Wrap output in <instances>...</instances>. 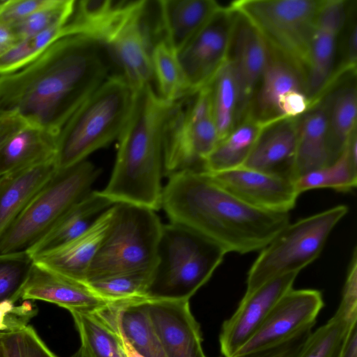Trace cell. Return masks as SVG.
<instances>
[{"label":"cell","instance_id":"6da1fadb","mask_svg":"<svg viewBox=\"0 0 357 357\" xmlns=\"http://www.w3.org/2000/svg\"><path fill=\"white\" fill-rule=\"evenodd\" d=\"M109 54L98 42L68 35L33 61L0 75V107L28 124L60 132L109 75Z\"/></svg>","mask_w":357,"mask_h":357},{"label":"cell","instance_id":"7a4b0ae2","mask_svg":"<svg viewBox=\"0 0 357 357\" xmlns=\"http://www.w3.org/2000/svg\"><path fill=\"white\" fill-rule=\"evenodd\" d=\"M161 208L171 222L197 231L226 253L261 250L289 223V213L251 206L202 171L169 175L162 188Z\"/></svg>","mask_w":357,"mask_h":357},{"label":"cell","instance_id":"3957f363","mask_svg":"<svg viewBox=\"0 0 357 357\" xmlns=\"http://www.w3.org/2000/svg\"><path fill=\"white\" fill-rule=\"evenodd\" d=\"M173 102L147 84L135 91L132 109L121 133L114 166L100 192L114 204L161 208L163 130Z\"/></svg>","mask_w":357,"mask_h":357},{"label":"cell","instance_id":"277c9868","mask_svg":"<svg viewBox=\"0 0 357 357\" xmlns=\"http://www.w3.org/2000/svg\"><path fill=\"white\" fill-rule=\"evenodd\" d=\"M135 91L121 74L109 75L61 130L55 158L58 169L73 166L121 135Z\"/></svg>","mask_w":357,"mask_h":357},{"label":"cell","instance_id":"5b68a950","mask_svg":"<svg viewBox=\"0 0 357 357\" xmlns=\"http://www.w3.org/2000/svg\"><path fill=\"white\" fill-rule=\"evenodd\" d=\"M226 254L189 227L162 225L157 261L145 297L189 301L208 281Z\"/></svg>","mask_w":357,"mask_h":357},{"label":"cell","instance_id":"8992f818","mask_svg":"<svg viewBox=\"0 0 357 357\" xmlns=\"http://www.w3.org/2000/svg\"><path fill=\"white\" fill-rule=\"evenodd\" d=\"M111 225L88 270L85 283L126 273H152L162 224L155 211L116 203Z\"/></svg>","mask_w":357,"mask_h":357},{"label":"cell","instance_id":"52a82bcc","mask_svg":"<svg viewBox=\"0 0 357 357\" xmlns=\"http://www.w3.org/2000/svg\"><path fill=\"white\" fill-rule=\"evenodd\" d=\"M100 170L85 160L58 169L0 238V253L26 250L91 190Z\"/></svg>","mask_w":357,"mask_h":357},{"label":"cell","instance_id":"ba28073f","mask_svg":"<svg viewBox=\"0 0 357 357\" xmlns=\"http://www.w3.org/2000/svg\"><path fill=\"white\" fill-rule=\"evenodd\" d=\"M320 0H238L230 7L247 20L273 52L306 77Z\"/></svg>","mask_w":357,"mask_h":357},{"label":"cell","instance_id":"9c48e42d","mask_svg":"<svg viewBox=\"0 0 357 357\" xmlns=\"http://www.w3.org/2000/svg\"><path fill=\"white\" fill-rule=\"evenodd\" d=\"M346 205L289 223L262 250L248 273V294L275 277L299 273L321 254L335 225L347 215Z\"/></svg>","mask_w":357,"mask_h":357},{"label":"cell","instance_id":"30bf717a","mask_svg":"<svg viewBox=\"0 0 357 357\" xmlns=\"http://www.w3.org/2000/svg\"><path fill=\"white\" fill-rule=\"evenodd\" d=\"M218 143L208 85L173 102L163 130V175L202 171L205 159Z\"/></svg>","mask_w":357,"mask_h":357},{"label":"cell","instance_id":"8fae6325","mask_svg":"<svg viewBox=\"0 0 357 357\" xmlns=\"http://www.w3.org/2000/svg\"><path fill=\"white\" fill-rule=\"evenodd\" d=\"M310 106L304 74L268 47V62L248 113L269 126L284 119L300 117Z\"/></svg>","mask_w":357,"mask_h":357},{"label":"cell","instance_id":"7c38bea8","mask_svg":"<svg viewBox=\"0 0 357 357\" xmlns=\"http://www.w3.org/2000/svg\"><path fill=\"white\" fill-rule=\"evenodd\" d=\"M236 15L230 6H221L177 52L190 95L208 86L227 61Z\"/></svg>","mask_w":357,"mask_h":357},{"label":"cell","instance_id":"4fadbf2b","mask_svg":"<svg viewBox=\"0 0 357 357\" xmlns=\"http://www.w3.org/2000/svg\"><path fill=\"white\" fill-rule=\"evenodd\" d=\"M298 274L275 277L244 294L235 312L221 328L219 341L224 357L234 356L255 335L278 300L293 288Z\"/></svg>","mask_w":357,"mask_h":357},{"label":"cell","instance_id":"5bb4252c","mask_svg":"<svg viewBox=\"0 0 357 357\" xmlns=\"http://www.w3.org/2000/svg\"><path fill=\"white\" fill-rule=\"evenodd\" d=\"M324 305L320 291L292 288L278 300L258 331L234 355L275 344L314 325Z\"/></svg>","mask_w":357,"mask_h":357},{"label":"cell","instance_id":"9a60e30c","mask_svg":"<svg viewBox=\"0 0 357 357\" xmlns=\"http://www.w3.org/2000/svg\"><path fill=\"white\" fill-rule=\"evenodd\" d=\"M346 17L345 1H322L310 47L305 77L307 96L312 106L332 83L336 41Z\"/></svg>","mask_w":357,"mask_h":357},{"label":"cell","instance_id":"2e32d148","mask_svg":"<svg viewBox=\"0 0 357 357\" xmlns=\"http://www.w3.org/2000/svg\"><path fill=\"white\" fill-rule=\"evenodd\" d=\"M206 173L243 202L265 211L289 213L299 196L293 181L243 167Z\"/></svg>","mask_w":357,"mask_h":357},{"label":"cell","instance_id":"e0dca14e","mask_svg":"<svg viewBox=\"0 0 357 357\" xmlns=\"http://www.w3.org/2000/svg\"><path fill=\"white\" fill-rule=\"evenodd\" d=\"M236 14L228 56L237 86L235 127L249 110L268 59V47L263 38L247 20Z\"/></svg>","mask_w":357,"mask_h":357},{"label":"cell","instance_id":"ac0fdd59","mask_svg":"<svg viewBox=\"0 0 357 357\" xmlns=\"http://www.w3.org/2000/svg\"><path fill=\"white\" fill-rule=\"evenodd\" d=\"M146 305L166 357H206L189 301L146 298Z\"/></svg>","mask_w":357,"mask_h":357},{"label":"cell","instance_id":"d6986e66","mask_svg":"<svg viewBox=\"0 0 357 357\" xmlns=\"http://www.w3.org/2000/svg\"><path fill=\"white\" fill-rule=\"evenodd\" d=\"M20 299L54 303L70 312H93L109 303L95 294L86 283L52 271L34 261L22 290Z\"/></svg>","mask_w":357,"mask_h":357},{"label":"cell","instance_id":"ffe728a7","mask_svg":"<svg viewBox=\"0 0 357 357\" xmlns=\"http://www.w3.org/2000/svg\"><path fill=\"white\" fill-rule=\"evenodd\" d=\"M144 0H82L68 21L70 35H82L105 46L134 16L146 9Z\"/></svg>","mask_w":357,"mask_h":357},{"label":"cell","instance_id":"44dd1931","mask_svg":"<svg viewBox=\"0 0 357 357\" xmlns=\"http://www.w3.org/2000/svg\"><path fill=\"white\" fill-rule=\"evenodd\" d=\"M145 11L126 22L105 46L121 68L120 73L135 91L153 78V46L144 24Z\"/></svg>","mask_w":357,"mask_h":357},{"label":"cell","instance_id":"7402d4cb","mask_svg":"<svg viewBox=\"0 0 357 357\" xmlns=\"http://www.w3.org/2000/svg\"><path fill=\"white\" fill-rule=\"evenodd\" d=\"M300 117L284 119L266 127L242 167L294 182V165Z\"/></svg>","mask_w":357,"mask_h":357},{"label":"cell","instance_id":"603a6c76","mask_svg":"<svg viewBox=\"0 0 357 357\" xmlns=\"http://www.w3.org/2000/svg\"><path fill=\"white\" fill-rule=\"evenodd\" d=\"M115 205L105 211L82 234L33 258L52 271L85 283L89 266L113 220Z\"/></svg>","mask_w":357,"mask_h":357},{"label":"cell","instance_id":"cb8c5ba5","mask_svg":"<svg viewBox=\"0 0 357 357\" xmlns=\"http://www.w3.org/2000/svg\"><path fill=\"white\" fill-rule=\"evenodd\" d=\"M144 357H166L150 320L146 297L112 301L95 311Z\"/></svg>","mask_w":357,"mask_h":357},{"label":"cell","instance_id":"d4e9b609","mask_svg":"<svg viewBox=\"0 0 357 357\" xmlns=\"http://www.w3.org/2000/svg\"><path fill=\"white\" fill-rule=\"evenodd\" d=\"M341 77L335 79L337 84L334 80L321 96L326 105V145L330 165L341 155L356 128V73H347L342 81Z\"/></svg>","mask_w":357,"mask_h":357},{"label":"cell","instance_id":"484cf974","mask_svg":"<svg viewBox=\"0 0 357 357\" xmlns=\"http://www.w3.org/2000/svg\"><path fill=\"white\" fill-rule=\"evenodd\" d=\"M113 204L100 191L91 190L71 206L45 234L26 250L33 258L63 245L86 231Z\"/></svg>","mask_w":357,"mask_h":357},{"label":"cell","instance_id":"4316f807","mask_svg":"<svg viewBox=\"0 0 357 357\" xmlns=\"http://www.w3.org/2000/svg\"><path fill=\"white\" fill-rule=\"evenodd\" d=\"M59 132L28 124L0 149V176L55 160Z\"/></svg>","mask_w":357,"mask_h":357},{"label":"cell","instance_id":"83f0119b","mask_svg":"<svg viewBox=\"0 0 357 357\" xmlns=\"http://www.w3.org/2000/svg\"><path fill=\"white\" fill-rule=\"evenodd\" d=\"M163 38L177 52L221 7L214 0L157 1Z\"/></svg>","mask_w":357,"mask_h":357},{"label":"cell","instance_id":"f1b7e54d","mask_svg":"<svg viewBox=\"0 0 357 357\" xmlns=\"http://www.w3.org/2000/svg\"><path fill=\"white\" fill-rule=\"evenodd\" d=\"M56 170L52 160L0 176V238Z\"/></svg>","mask_w":357,"mask_h":357},{"label":"cell","instance_id":"f546056e","mask_svg":"<svg viewBox=\"0 0 357 357\" xmlns=\"http://www.w3.org/2000/svg\"><path fill=\"white\" fill-rule=\"evenodd\" d=\"M326 105L323 97L299 119L294 180L313 169L329 165L326 145Z\"/></svg>","mask_w":357,"mask_h":357},{"label":"cell","instance_id":"4dcf8cb0","mask_svg":"<svg viewBox=\"0 0 357 357\" xmlns=\"http://www.w3.org/2000/svg\"><path fill=\"white\" fill-rule=\"evenodd\" d=\"M267 126L248 113L207 156L202 172L215 173L242 167Z\"/></svg>","mask_w":357,"mask_h":357},{"label":"cell","instance_id":"1f68e13d","mask_svg":"<svg viewBox=\"0 0 357 357\" xmlns=\"http://www.w3.org/2000/svg\"><path fill=\"white\" fill-rule=\"evenodd\" d=\"M70 313L89 357H127L118 333L95 312Z\"/></svg>","mask_w":357,"mask_h":357},{"label":"cell","instance_id":"d6a6232c","mask_svg":"<svg viewBox=\"0 0 357 357\" xmlns=\"http://www.w3.org/2000/svg\"><path fill=\"white\" fill-rule=\"evenodd\" d=\"M151 61L153 78L158 86L157 93L160 98L175 102L190 96L177 52L164 38L153 45Z\"/></svg>","mask_w":357,"mask_h":357},{"label":"cell","instance_id":"836d02e7","mask_svg":"<svg viewBox=\"0 0 357 357\" xmlns=\"http://www.w3.org/2000/svg\"><path fill=\"white\" fill-rule=\"evenodd\" d=\"M212 112L219 142L235 128L237 86L229 61L225 62L209 84Z\"/></svg>","mask_w":357,"mask_h":357},{"label":"cell","instance_id":"e575fe53","mask_svg":"<svg viewBox=\"0 0 357 357\" xmlns=\"http://www.w3.org/2000/svg\"><path fill=\"white\" fill-rule=\"evenodd\" d=\"M357 185V168L350 162L346 148L333 163L313 169L294 181L298 195L313 189L331 188L347 192Z\"/></svg>","mask_w":357,"mask_h":357},{"label":"cell","instance_id":"d590c367","mask_svg":"<svg viewBox=\"0 0 357 357\" xmlns=\"http://www.w3.org/2000/svg\"><path fill=\"white\" fill-rule=\"evenodd\" d=\"M68 22L21 40L0 58V75L22 68L36 59L57 40L70 35Z\"/></svg>","mask_w":357,"mask_h":357},{"label":"cell","instance_id":"8d00e7d4","mask_svg":"<svg viewBox=\"0 0 357 357\" xmlns=\"http://www.w3.org/2000/svg\"><path fill=\"white\" fill-rule=\"evenodd\" d=\"M152 273L116 274L86 282L89 287L107 301L145 297Z\"/></svg>","mask_w":357,"mask_h":357},{"label":"cell","instance_id":"74e56055","mask_svg":"<svg viewBox=\"0 0 357 357\" xmlns=\"http://www.w3.org/2000/svg\"><path fill=\"white\" fill-rule=\"evenodd\" d=\"M33 264L26 250L0 253V303L20 299Z\"/></svg>","mask_w":357,"mask_h":357},{"label":"cell","instance_id":"f35d334b","mask_svg":"<svg viewBox=\"0 0 357 357\" xmlns=\"http://www.w3.org/2000/svg\"><path fill=\"white\" fill-rule=\"evenodd\" d=\"M74 0H50L49 3L13 26L20 40L66 24L75 8Z\"/></svg>","mask_w":357,"mask_h":357},{"label":"cell","instance_id":"ab89813d","mask_svg":"<svg viewBox=\"0 0 357 357\" xmlns=\"http://www.w3.org/2000/svg\"><path fill=\"white\" fill-rule=\"evenodd\" d=\"M353 324L334 314L325 325L312 332L299 357H338L343 340Z\"/></svg>","mask_w":357,"mask_h":357},{"label":"cell","instance_id":"60d3db41","mask_svg":"<svg viewBox=\"0 0 357 357\" xmlns=\"http://www.w3.org/2000/svg\"><path fill=\"white\" fill-rule=\"evenodd\" d=\"M1 342L7 357H57L31 326L3 336Z\"/></svg>","mask_w":357,"mask_h":357},{"label":"cell","instance_id":"b9f144b4","mask_svg":"<svg viewBox=\"0 0 357 357\" xmlns=\"http://www.w3.org/2000/svg\"><path fill=\"white\" fill-rule=\"evenodd\" d=\"M38 311L37 306L29 300L18 305L11 301L1 302L0 334L5 336L24 330Z\"/></svg>","mask_w":357,"mask_h":357},{"label":"cell","instance_id":"7bdbcfd3","mask_svg":"<svg viewBox=\"0 0 357 357\" xmlns=\"http://www.w3.org/2000/svg\"><path fill=\"white\" fill-rule=\"evenodd\" d=\"M313 326H307L275 344L231 357H299L312 332Z\"/></svg>","mask_w":357,"mask_h":357},{"label":"cell","instance_id":"ee69618b","mask_svg":"<svg viewBox=\"0 0 357 357\" xmlns=\"http://www.w3.org/2000/svg\"><path fill=\"white\" fill-rule=\"evenodd\" d=\"M335 316L349 324L357 320V252L354 249L347 278L342 290V298Z\"/></svg>","mask_w":357,"mask_h":357},{"label":"cell","instance_id":"f6af8a7d","mask_svg":"<svg viewBox=\"0 0 357 357\" xmlns=\"http://www.w3.org/2000/svg\"><path fill=\"white\" fill-rule=\"evenodd\" d=\"M50 0H6L0 8V22L14 26L45 6Z\"/></svg>","mask_w":357,"mask_h":357},{"label":"cell","instance_id":"bcb514c9","mask_svg":"<svg viewBox=\"0 0 357 357\" xmlns=\"http://www.w3.org/2000/svg\"><path fill=\"white\" fill-rule=\"evenodd\" d=\"M28 123L17 113L0 107V149L15 134Z\"/></svg>","mask_w":357,"mask_h":357},{"label":"cell","instance_id":"7dc6e473","mask_svg":"<svg viewBox=\"0 0 357 357\" xmlns=\"http://www.w3.org/2000/svg\"><path fill=\"white\" fill-rule=\"evenodd\" d=\"M338 357H357L356 322L349 328L343 340Z\"/></svg>","mask_w":357,"mask_h":357},{"label":"cell","instance_id":"c3c4849f","mask_svg":"<svg viewBox=\"0 0 357 357\" xmlns=\"http://www.w3.org/2000/svg\"><path fill=\"white\" fill-rule=\"evenodd\" d=\"M20 40L12 26L0 22V58Z\"/></svg>","mask_w":357,"mask_h":357},{"label":"cell","instance_id":"681fc988","mask_svg":"<svg viewBox=\"0 0 357 357\" xmlns=\"http://www.w3.org/2000/svg\"><path fill=\"white\" fill-rule=\"evenodd\" d=\"M112 327V326H111ZM119 335L123 349L127 357H144L140 355L131 344L114 328H113Z\"/></svg>","mask_w":357,"mask_h":357},{"label":"cell","instance_id":"f907efd6","mask_svg":"<svg viewBox=\"0 0 357 357\" xmlns=\"http://www.w3.org/2000/svg\"><path fill=\"white\" fill-rule=\"evenodd\" d=\"M70 357H89L84 348L81 345L79 349Z\"/></svg>","mask_w":357,"mask_h":357},{"label":"cell","instance_id":"816d5d0a","mask_svg":"<svg viewBox=\"0 0 357 357\" xmlns=\"http://www.w3.org/2000/svg\"><path fill=\"white\" fill-rule=\"evenodd\" d=\"M0 357H7L2 342H0Z\"/></svg>","mask_w":357,"mask_h":357},{"label":"cell","instance_id":"f5cc1de1","mask_svg":"<svg viewBox=\"0 0 357 357\" xmlns=\"http://www.w3.org/2000/svg\"><path fill=\"white\" fill-rule=\"evenodd\" d=\"M6 0H0V8H1V6L3 5V3H5Z\"/></svg>","mask_w":357,"mask_h":357},{"label":"cell","instance_id":"db71d44e","mask_svg":"<svg viewBox=\"0 0 357 357\" xmlns=\"http://www.w3.org/2000/svg\"><path fill=\"white\" fill-rule=\"evenodd\" d=\"M3 337V335L0 334V342H1V340H2Z\"/></svg>","mask_w":357,"mask_h":357}]
</instances>
